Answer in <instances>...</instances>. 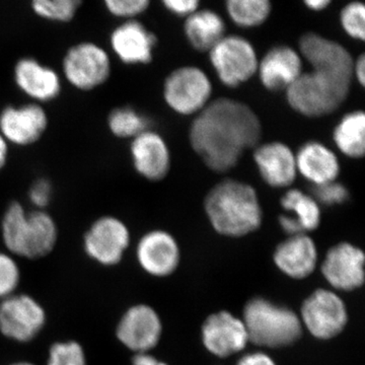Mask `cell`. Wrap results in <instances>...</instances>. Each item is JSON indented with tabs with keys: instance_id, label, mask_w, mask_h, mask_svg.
Listing matches in <instances>:
<instances>
[{
	"instance_id": "obj_18",
	"label": "cell",
	"mask_w": 365,
	"mask_h": 365,
	"mask_svg": "<svg viewBox=\"0 0 365 365\" xmlns=\"http://www.w3.org/2000/svg\"><path fill=\"white\" fill-rule=\"evenodd\" d=\"M364 260L361 250L349 242H340L329 250L322 272L336 289H356L364 284Z\"/></svg>"
},
{
	"instance_id": "obj_31",
	"label": "cell",
	"mask_w": 365,
	"mask_h": 365,
	"mask_svg": "<svg viewBox=\"0 0 365 365\" xmlns=\"http://www.w3.org/2000/svg\"><path fill=\"white\" fill-rule=\"evenodd\" d=\"M341 29L347 37L364 42L365 39V6L360 0L347 2L339 13Z\"/></svg>"
},
{
	"instance_id": "obj_20",
	"label": "cell",
	"mask_w": 365,
	"mask_h": 365,
	"mask_svg": "<svg viewBox=\"0 0 365 365\" xmlns=\"http://www.w3.org/2000/svg\"><path fill=\"white\" fill-rule=\"evenodd\" d=\"M136 259L146 273L165 277L174 272L179 265V246L175 237L165 230H150L139 240Z\"/></svg>"
},
{
	"instance_id": "obj_41",
	"label": "cell",
	"mask_w": 365,
	"mask_h": 365,
	"mask_svg": "<svg viewBox=\"0 0 365 365\" xmlns=\"http://www.w3.org/2000/svg\"><path fill=\"white\" fill-rule=\"evenodd\" d=\"M131 365H167L158 361L150 353H137L131 360Z\"/></svg>"
},
{
	"instance_id": "obj_9",
	"label": "cell",
	"mask_w": 365,
	"mask_h": 365,
	"mask_svg": "<svg viewBox=\"0 0 365 365\" xmlns=\"http://www.w3.org/2000/svg\"><path fill=\"white\" fill-rule=\"evenodd\" d=\"M131 242L128 225L115 215H103L91 222L83 235V247L91 261L114 267L123 260Z\"/></svg>"
},
{
	"instance_id": "obj_4",
	"label": "cell",
	"mask_w": 365,
	"mask_h": 365,
	"mask_svg": "<svg viewBox=\"0 0 365 365\" xmlns=\"http://www.w3.org/2000/svg\"><path fill=\"white\" fill-rule=\"evenodd\" d=\"M242 322L249 341L264 347L290 345L302 335V321L294 312L261 297L247 304Z\"/></svg>"
},
{
	"instance_id": "obj_7",
	"label": "cell",
	"mask_w": 365,
	"mask_h": 365,
	"mask_svg": "<svg viewBox=\"0 0 365 365\" xmlns=\"http://www.w3.org/2000/svg\"><path fill=\"white\" fill-rule=\"evenodd\" d=\"M208 54L216 76L228 88L247 83L258 71V53L244 36L227 34Z\"/></svg>"
},
{
	"instance_id": "obj_8",
	"label": "cell",
	"mask_w": 365,
	"mask_h": 365,
	"mask_svg": "<svg viewBox=\"0 0 365 365\" xmlns=\"http://www.w3.org/2000/svg\"><path fill=\"white\" fill-rule=\"evenodd\" d=\"M212 83L203 69L194 66L178 67L165 79L163 98L177 114L189 116L202 111L211 102Z\"/></svg>"
},
{
	"instance_id": "obj_27",
	"label": "cell",
	"mask_w": 365,
	"mask_h": 365,
	"mask_svg": "<svg viewBox=\"0 0 365 365\" xmlns=\"http://www.w3.org/2000/svg\"><path fill=\"white\" fill-rule=\"evenodd\" d=\"M333 140L345 157L364 158L365 153V114L364 111L347 113L336 125Z\"/></svg>"
},
{
	"instance_id": "obj_22",
	"label": "cell",
	"mask_w": 365,
	"mask_h": 365,
	"mask_svg": "<svg viewBox=\"0 0 365 365\" xmlns=\"http://www.w3.org/2000/svg\"><path fill=\"white\" fill-rule=\"evenodd\" d=\"M204 346L218 357H227L240 352L249 342L242 319L227 312L211 314L202 327Z\"/></svg>"
},
{
	"instance_id": "obj_10",
	"label": "cell",
	"mask_w": 365,
	"mask_h": 365,
	"mask_svg": "<svg viewBox=\"0 0 365 365\" xmlns=\"http://www.w3.org/2000/svg\"><path fill=\"white\" fill-rule=\"evenodd\" d=\"M47 323L44 307L35 297L14 294L0 302V334L14 342H32Z\"/></svg>"
},
{
	"instance_id": "obj_43",
	"label": "cell",
	"mask_w": 365,
	"mask_h": 365,
	"mask_svg": "<svg viewBox=\"0 0 365 365\" xmlns=\"http://www.w3.org/2000/svg\"><path fill=\"white\" fill-rule=\"evenodd\" d=\"M9 365H37L33 364L31 361H26V360H20V361H14L13 364H9Z\"/></svg>"
},
{
	"instance_id": "obj_17",
	"label": "cell",
	"mask_w": 365,
	"mask_h": 365,
	"mask_svg": "<svg viewBox=\"0 0 365 365\" xmlns=\"http://www.w3.org/2000/svg\"><path fill=\"white\" fill-rule=\"evenodd\" d=\"M130 155L134 170L148 181H162L169 174L170 148L158 132L148 129L131 139Z\"/></svg>"
},
{
	"instance_id": "obj_16",
	"label": "cell",
	"mask_w": 365,
	"mask_h": 365,
	"mask_svg": "<svg viewBox=\"0 0 365 365\" xmlns=\"http://www.w3.org/2000/svg\"><path fill=\"white\" fill-rule=\"evenodd\" d=\"M14 81L26 97L37 104L56 100L62 91L58 72L33 57H23L16 61Z\"/></svg>"
},
{
	"instance_id": "obj_30",
	"label": "cell",
	"mask_w": 365,
	"mask_h": 365,
	"mask_svg": "<svg viewBox=\"0 0 365 365\" xmlns=\"http://www.w3.org/2000/svg\"><path fill=\"white\" fill-rule=\"evenodd\" d=\"M34 13L53 23H69L73 20L83 0H31Z\"/></svg>"
},
{
	"instance_id": "obj_37",
	"label": "cell",
	"mask_w": 365,
	"mask_h": 365,
	"mask_svg": "<svg viewBox=\"0 0 365 365\" xmlns=\"http://www.w3.org/2000/svg\"><path fill=\"white\" fill-rule=\"evenodd\" d=\"M160 4L173 16L185 19L201 7V0H160Z\"/></svg>"
},
{
	"instance_id": "obj_32",
	"label": "cell",
	"mask_w": 365,
	"mask_h": 365,
	"mask_svg": "<svg viewBox=\"0 0 365 365\" xmlns=\"http://www.w3.org/2000/svg\"><path fill=\"white\" fill-rule=\"evenodd\" d=\"M46 365H88V357L78 341H56L48 350Z\"/></svg>"
},
{
	"instance_id": "obj_25",
	"label": "cell",
	"mask_w": 365,
	"mask_h": 365,
	"mask_svg": "<svg viewBox=\"0 0 365 365\" xmlns=\"http://www.w3.org/2000/svg\"><path fill=\"white\" fill-rule=\"evenodd\" d=\"M297 173L314 185L337 181L340 163L331 148L319 141H307L295 153Z\"/></svg>"
},
{
	"instance_id": "obj_12",
	"label": "cell",
	"mask_w": 365,
	"mask_h": 365,
	"mask_svg": "<svg viewBox=\"0 0 365 365\" xmlns=\"http://www.w3.org/2000/svg\"><path fill=\"white\" fill-rule=\"evenodd\" d=\"M48 126V113L37 103L9 105L0 112V134L9 145H34L44 136Z\"/></svg>"
},
{
	"instance_id": "obj_38",
	"label": "cell",
	"mask_w": 365,
	"mask_h": 365,
	"mask_svg": "<svg viewBox=\"0 0 365 365\" xmlns=\"http://www.w3.org/2000/svg\"><path fill=\"white\" fill-rule=\"evenodd\" d=\"M237 365H276L274 360L265 353L255 352L245 355Z\"/></svg>"
},
{
	"instance_id": "obj_29",
	"label": "cell",
	"mask_w": 365,
	"mask_h": 365,
	"mask_svg": "<svg viewBox=\"0 0 365 365\" xmlns=\"http://www.w3.org/2000/svg\"><path fill=\"white\" fill-rule=\"evenodd\" d=\"M110 133L119 139H133L150 129L148 118L132 107H118L113 109L107 118Z\"/></svg>"
},
{
	"instance_id": "obj_39",
	"label": "cell",
	"mask_w": 365,
	"mask_h": 365,
	"mask_svg": "<svg viewBox=\"0 0 365 365\" xmlns=\"http://www.w3.org/2000/svg\"><path fill=\"white\" fill-rule=\"evenodd\" d=\"M353 78L359 81L361 86L365 83V56L364 54H360L356 59H354L353 64Z\"/></svg>"
},
{
	"instance_id": "obj_42",
	"label": "cell",
	"mask_w": 365,
	"mask_h": 365,
	"mask_svg": "<svg viewBox=\"0 0 365 365\" xmlns=\"http://www.w3.org/2000/svg\"><path fill=\"white\" fill-rule=\"evenodd\" d=\"M9 157V144L0 134V172L6 168Z\"/></svg>"
},
{
	"instance_id": "obj_3",
	"label": "cell",
	"mask_w": 365,
	"mask_h": 365,
	"mask_svg": "<svg viewBox=\"0 0 365 365\" xmlns=\"http://www.w3.org/2000/svg\"><path fill=\"white\" fill-rule=\"evenodd\" d=\"M0 234L6 252L28 260L51 254L59 237L56 220L47 210H26L19 201L9 203L4 210Z\"/></svg>"
},
{
	"instance_id": "obj_21",
	"label": "cell",
	"mask_w": 365,
	"mask_h": 365,
	"mask_svg": "<svg viewBox=\"0 0 365 365\" xmlns=\"http://www.w3.org/2000/svg\"><path fill=\"white\" fill-rule=\"evenodd\" d=\"M254 160L262 179L272 188H288L299 174L295 153L287 144L279 141L257 145Z\"/></svg>"
},
{
	"instance_id": "obj_28",
	"label": "cell",
	"mask_w": 365,
	"mask_h": 365,
	"mask_svg": "<svg viewBox=\"0 0 365 365\" xmlns=\"http://www.w3.org/2000/svg\"><path fill=\"white\" fill-rule=\"evenodd\" d=\"M227 18L237 28H260L270 19L272 0H225Z\"/></svg>"
},
{
	"instance_id": "obj_40",
	"label": "cell",
	"mask_w": 365,
	"mask_h": 365,
	"mask_svg": "<svg viewBox=\"0 0 365 365\" xmlns=\"http://www.w3.org/2000/svg\"><path fill=\"white\" fill-rule=\"evenodd\" d=\"M307 11L313 13L325 11L333 4L334 0H302Z\"/></svg>"
},
{
	"instance_id": "obj_13",
	"label": "cell",
	"mask_w": 365,
	"mask_h": 365,
	"mask_svg": "<svg viewBox=\"0 0 365 365\" xmlns=\"http://www.w3.org/2000/svg\"><path fill=\"white\" fill-rule=\"evenodd\" d=\"M302 324L318 339L327 340L342 332L347 324V311L339 295L318 289L302 304Z\"/></svg>"
},
{
	"instance_id": "obj_33",
	"label": "cell",
	"mask_w": 365,
	"mask_h": 365,
	"mask_svg": "<svg viewBox=\"0 0 365 365\" xmlns=\"http://www.w3.org/2000/svg\"><path fill=\"white\" fill-rule=\"evenodd\" d=\"M21 282V269L13 255L0 251V300L16 294Z\"/></svg>"
},
{
	"instance_id": "obj_14",
	"label": "cell",
	"mask_w": 365,
	"mask_h": 365,
	"mask_svg": "<svg viewBox=\"0 0 365 365\" xmlns=\"http://www.w3.org/2000/svg\"><path fill=\"white\" fill-rule=\"evenodd\" d=\"M162 333L160 316L148 304H135L127 309L115 330L118 341L135 354L153 349L160 342Z\"/></svg>"
},
{
	"instance_id": "obj_26",
	"label": "cell",
	"mask_w": 365,
	"mask_h": 365,
	"mask_svg": "<svg viewBox=\"0 0 365 365\" xmlns=\"http://www.w3.org/2000/svg\"><path fill=\"white\" fill-rule=\"evenodd\" d=\"M182 32L194 50L208 53L227 35V23L215 9L200 7L184 19Z\"/></svg>"
},
{
	"instance_id": "obj_2",
	"label": "cell",
	"mask_w": 365,
	"mask_h": 365,
	"mask_svg": "<svg viewBox=\"0 0 365 365\" xmlns=\"http://www.w3.org/2000/svg\"><path fill=\"white\" fill-rule=\"evenodd\" d=\"M204 209L212 227L225 237H245L258 230L263 220L256 190L239 180H223L213 186L205 197Z\"/></svg>"
},
{
	"instance_id": "obj_24",
	"label": "cell",
	"mask_w": 365,
	"mask_h": 365,
	"mask_svg": "<svg viewBox=\"0 0 365 365\" xmlns=\"http://www.w3.org/2000/svg\"><path fill=\"white\" fill-rule=\"evenodd\" d=\"M318 261V250L306 234L290 235L274 252L276 266L287 276L297 279L311 275Z\"/></svg>"
},
{
	"instance_id": "obj_15",
	"label": "cell",
	"mask_w": 365,
	"mask_h": 365,
	"mask_svg": "<svg viewBox=\"0 0 365 365\" xmlns=\"http://www.w3.org/2000/svg\"><path fill=\"white\" fill-rule=\"evenodd\" d=\"M157 45L155 34L137 19L124 21L110 35L112 51L126 66L150 64Z\"/></svg>"
},
{
	"instance_id": "obj_36",
	"label": "cell",
	"mask_w": 365,
	"mask_h": 365,
	"mask_svg": "<svg viewBox=\"0 0 365 365\" xmlns=\"http://www.w3.org/2000/svg\"><path fill=\"white\" fill-rule=\"evenodd\" d=\"M29 200L34 206V209L47 210L48 206L51 203L53 198V185L45 178L36 180L30 187L28 192Z\"/></svg>"
},
{
	"instance_id": "obj_11",
	"label": "cell",
	"mask_w": 365,
	"mask_h": 365,
	"mask_svg": "<svg viewBox=\"0 0 365 365\" xmlns=\"http://www.w3.org/2000/svg\"><path fill=\"white\" fill-rule=\"evenodd\" d=\"M299 51L312 71L352 85L354 58L345 46L316 32H307L299 41Z\"/></svg>"
},
{
	"instance_id": "obj_6",
	"label": "cell",
	"mask_w": 365,
	"mask_h": 365,
	"mask_svg": "<svg viewBox=\"0 0 365 365\" xmlns=\"http://www.w3.org/2000/svg\"><path fill=\"white\" fill-rule=\"evenodd\" d=\"M61 66L67 83L81 91L97 90L112 74L109 53L90 41L71 46L64 54Z\"/></svg>"
},
{
	"instance_id": "obj_5",
	"label": "cell",
	"mask_w": 365,
	"mask_h": 365,
	"mask_svg": "<svg viewBox=\"0 0 365 365\" xmlns=\"http://www.w3.org/2000/svg\"><path fill=\"white\" fill-rule=\"evenodd\" d=\"M351 85L319 71L302 72L287 91V102L295 112L309 118L335 112L349 96Z\"/></svg>"
},
{
	"instance_id": "obj_1",
	"label": "cell",
	"mask_w": 365,
	"mask_h": 365,
	"mask_svg": "<svg viewBox=\"0 0 365 365\" xmlns=\"http://www.w3.org/2000/svg\"><path fill=\"white\" fill-rule=\"evenodd\" d=\"M261 136V121L253 109L228 98L211 101L196 115L189 132L192 148L217 174L234 169Z\"/></svg>"
},
{
	"instance_id": "obj_34",
	"label": "cell",
	"mask_w": 365,
	"mask_h": 365,
	"mask_svg": "<svg viewBox=\"0 0 365 365\" xmlns=\"http://www.w3.org/2000/svg\"><path fill=\"white\" fill-rule=\"evenodd\" d=\"M105 7L112 16L122 20H134L145 13L151 0H103Z\"/></svg>"
},
{
	"instance_id": "obj_35",
	"label": "cell",
	"mask_w": 365,
	"mask_h": 365,
	"mask_svg": "<svg viewBox=\"0 0 365 365\" xmlns=\"http://www.w3.org/2000/svg\"><path fill=\"white\" fill-rule=\"evenodd\" d=\"M317 202L326 206L341 205L349 198V192L344 185L337 181L314 186L313 195Z\"/></svg>"
},
{
	"instance_id": "obj_23",
	"label": "cell",
	"mask_w": 365,
	"mask_h": 365,
	"mask_svg": "<svg viewBox=\"0 0 365 365\" xmlns=\"http://www.w3.org/2000/svg\"><path fill=\"white\" fill-rule=\"evenodd\" d=\"M287 215L279 216L280 227L288 235L306 234L319 227L321 206L316 199L299 189H289L280 200Z\"/></svg>"
},
{
	"instance_id": "obj_19",
	"label": "cell",
	"mask_w": 365,
	"mask_h": 365,
	"mask_svg": "<svg viewBox=\"0 0 365 365\" xmlns=\"http://www.w3.org/2000/svg\"><path fill=\"white\" fill-rule=\"evenodd\" d=\"M304 72L299 50L285 44L273 46L259 60V78L268 91H287Z\"/></svg>"
}]
</instances>
